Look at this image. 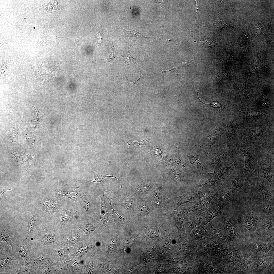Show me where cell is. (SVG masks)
Wrapping results in <instances>:
<instances>
[{
	"instance_id": "7dc6e473",
	"label": "cell",
	"mask_w": 274,
	"mask_h": 274,
	"mask_svg": "<svg viewBox=\"0 0 274 274\" xmlns=\"http://www.w3.org/2000/svg\"><path fill=\"white\" fill-rule=\"evenodd\" d=\"M97 33L98 44L100 45L102 43L101 38L100 36V33L99 32H98Z\"/></svg>"
},
{
	"instance_id": "3957f363",
	"label": "cell",
	"mask_w": 274,
	"mask_h": 274,
	"mask_svg": "<svg viewBox=\"0 0 274 274\" xmlns=\"http://www.w3.org/2000/svg\"><path fill=\"white\" fill-rule=\"evenodd\" d=\"M246 242L244 245L246 251L250 258H260L273 256L274 252L273 241L256 239Z\"/></svg>"
},
{
	"instance_id": "6da1fadb",
	"label": "cell",
	"mask_w": 274,
	"mask_h": 274,
	"mask_svg": "<svg viewBox=\"0 0 274 274\" xmlns=\"http://www.w3.org/2000/svg\"><path fill=\"white\" fill-rule=\"evenodd\" d=\"M246 184L245 179L238 175L226 184L221 185L214 192V203L223 208L232 202L235 194Z\"/></svg>"
},
{
	"instance_id": "83f0119b",
	"label": "cell",
	"mask_w": 274,
	"mask_h": 274,
	"mask_svg": "<svg viewBox=\"0 0 274 274\" xmlns=\"http://www.w3.org/2000/svg\"><path fill=\"white\" fill-rule=\"evenodd\" d=\"M250 133V135L248 138L250 139L256 140L259 139L262 137L263 133V131L262 129L259 128L251 130Z\"/></svg>"
},
{
	"instance_id": "ba28073f",
	"label": "cell",
	"mask_w": 274,
	"mask_h": 274,
	"mask_svg": "<svg viewBox=\"0 0 274 274\" xmlns=\"http://www.w3.org/2000/svg\"><path fill=\"white\" fill-rule=\"evenodd\" d=\"M214 193H211L207 197L199 200L193 206L185 208V215L190 216L198 212H204L214 203Z\"/></svg>"
},
{
	"instance_id": "5bb4252c",
	"label": "cell",
	"mask_w": 274,
	"mask_h": 274,
	"mask_svg": "<svg viewBox=\"0 0 274 274\" xmlns=\"http://www.w3.org/2000/svg\"><path fill=\"white\" fill-rule=\"evenodd\" d=\"M223 208L216 205L214 203L203 212V217L202 224L206 225L208 223L216 217L223 215Z\"/></svg>"
},
{
	"instance_id": "4fadbf2b",
	"label": "cell",
	"mask_w": 274,
	"mask_h": 274,
	"mask_svg": "<svg viewBox=\"0 0 274 274\" xmlns=\"http://www.w3.org/2000/svg\"><path fill=\"white\" fill-rule=\"evenodd\" d=\"M246 184L252 185L258 191L261 195L268 201L274 199V189L271 190L267 189L262 184L259 178L257 177L250 176L246 180Z\"/></svg>"
},
{
	"instance_id": "e0dca14e",
	"label": "cell",
	"mask_w": 274,
	"mask_h": 274,
	"mask_svg": "<svg viewBox=\"0 0 274 274\" xmlns=\"http://www.w3.org/2000/svg\"><path fill=\"white\" fill-rule=\"evenodd\" d=\"M10 223L7 222L1 223L0 242H6L8 246H10L13 249H15L14 243L11 239L9 236Z\"/></svg>"
},
{
	"instance_id": "f1b7e54d",
	"label": "cell",
	"mask_w": 274,
	"mask_h": 274,
	"mask_svg": "<svg viewBox=\"0 0 274 274\" xmlns=\"http://www.w3.org/2000/svg\"><path fill=\"white\" fill-rule=\"evenodd\" d=\"M233 122V121H232ZM238 126L235 125L233 122H232L227 129L226 134L227 136L231 137L234 135L236 132Z\"/></svg>"
},
{
	"instance_id": "d6986e66",
	"label": "cell",
	"mask_w": 274,
	"mask_h": 274,
	"mask_svg": "<svg viewBox=\"0 0 274 274\" xmlns=\"http://www.w3.org/2000/svg\"><path fill=\"white\" fill-rule=\"evenodd\" d=\"M106 195L104 193L102 196H100L101 198V211L100 216V227H102L108 225L111 222L109 220L108 215V213L106 203Z\"/></svg>"
},
{
	"instance_id": "1f68e13d",
	"label": "cell",
	"mask_w": 274,
	"mask_h": 274,
	"mask_svg": "<svg viewBox=\"0 0 274 274\" xmlns=\"http://www.w3.org/2000/svg\"><path fill=\"white\" fill-rule=\"evenodd\" d=\"M72 211L68 209L65 210L63 213L61 217V221L62 224H65L70 217Z\"/></svg>"
},
{
	"instance_id": "e575fe53",
	"label": "cell",
	"mask_w": 274,
	"mask_h": 274,
	"mask_svg": "<svg viewBox=\"0 0 274 274\" xmlns=\"http://www.w3.org/2000/svg\"><path fill=\"white\" fill-rule=\"evenodd\" d=\"M217 135L218 133L216 130L212 131L208 139L209 143L210 146L214 144Z\"/></svg>"
},
{
	"instance_id": "ab89813d",
	"label": "cell",
	"mask_w": 274,
	"mask_h": 274,
	"mask_svg": "<svg viewBox=\"0 0 274 274\" xmlns=\"http://www.w3.org/2000/svg\"><path fill=\"white\" fill-rule=\"evenodd\" d=\"M136 189L139 192L144 193L148 191L149 188L148 186L145 185H141L136 186Z\"/></svg>"
},
{
	"instance_id": "7bdbcfd3",
	"label": "cell",
	"mask_w": 274,
	"mask_h": 274,
	"mask_svg": "<svg viewBox=\"0 0 274 274\" xmlns=\"http://www.w3.org/2000/svg\"><path fill=\"white\" fill-rule=\"evenodd\" d=\"M160 191L158 189L155 190L152 196L153 198L155 199H157L160 196Z\"/></svg>"
},
{
	"instance_id": "b9f144b4",
	"label": "cell",
	"mask_w": 274,
	"mask_h": 274,
	"mask_svg": "<svg viewBox=\"0 0 274 274\" xmlns=\"http://www.w3.org/2000/svg\"><path fill=\"white\" fill-rule=\"evenodd\" d=\"M83 208L86 212H88L90 209L91 202L90 201L88 200H84L83 202Z\"/></svg>"
},
{
	"instance_id": "52a82bcc",
	"label": "cell",
	"mask_w": 274,
	"mask_h": 274,
	"mask_svg": "<svg viewBox=\"0 0 274 274\" xmlns=\"http://www.w3.org/2000/svg\"><path fill=\"white\" fill-rule=\"evenodd\" d=\"M220 216L225 228L233 241L238 243L245 242V239L241 234L239 224L235 220L231 218L226 217L223 215Z\"/></svg>"
},
{
	"instance_id": "4316f807",
	"label": "cell",
	"mask_w": 274,
	"mask_h": 274,
	"mask_svg": "<svg viewBox=\"0 0 274 274\" xmlns=\"http://www.w3.org/2000/svg\"><path fill=\"white\" fill-rule=\"evenodd\" d=\"M206 233V231L201 225H200L194 229L193 234L194 237L197 239L202 238Z\"/></svg>"
},
{
	"instance_id": "60d3db41",
	"label": "cell",
	"mask_w": 274,
	"mask_h": 274,
	"mask_svg": "<svg viewBox=\"0 0 274 274\" xmlns=\"http://www.w3.org/2000/svg\"><path fill=\"white\" fill-rule=\"evenodd\" d=\"M133 204V201L130 200H127L124 201L122 203V206L127 209H130Z\"/></svg>"
},
{
	"instance_id": "681fc988",
	"label": "cell",
	"mask_w": 274,
	"mask_h": 274,
	"mask_svg": "<svg viewBox=\"0 0 274 274\" xmlns=\"http://www.w3.org/2000/svg\"><path fill=\"white\" fill-rule=\"evenodd\" d=\"M156 270L158 273H162L163 272V268L160 267H157L156 268Z\"/></svg>"
},
{
	"instance_id": "f5cc1de1",
	"label": "cell",
	"mask_w": 274,
	"mask_h": 274,
	"mask_svg": "<svg viewBox=\"0 0 274 274\" xmlns=\"http://www.w3.org/2000/svg\"><path fill=\"white\" fill-rule=\"evenodd\" d=\"M196 12H197L196 13H197V17L198 18V5L197 3V2H196Z\"/></svg>"
},
{
	"instance_id": "836d02e7",
	"label": "cell",
	"mask_w": 274,
	"mask_h": 274,
	"mask_svg": "<svg viewBox=\"0 0 274 274\" xmlns=\"http://www.w3.org/2000/svg\"><path fill=\"white\" fill-rule=\"evenodd\" d=\"M82 229L85 234L91 231H94L95 229L94 226L92 224L89 223L86 224L83 226Z\"/></svg>"
},
{
	"instance_id": "816d5d0a",
	"label": "cell",
	"mask_w": 274,
	"mask_h": 274,
	"mask_svg": "<svg viewBox=\"0 0 274 274\" xmlns=\"http://www.w3.org/2000/svg\"><path fill=\"white\" fill-rule=\"evenodd\" d=\"M160 68V70H161V71H162V73H160V74H158V75H160V74H161V73H163V72H170V71H171V72H173V70H174L176 68H173V69H172V70H169V71H162V70H161V69H160V68Z\"/></svg>"
},
{
	"instance_id": "2e32d148",
	"label": "cell",
	"mask_w": 274,
	"mask_h": 274,
	"mask_svg": "<svg viewBox=\"0 0 274 274\" xmlns=\"http://www.w3.org/2000/svg\"><path fill=\"white\" fill-rule=\"evenodd\" d=\"M55 191L56 195L66 197L74 200L80 199L84 195L83 191L74 188L63 189Z\"/></svg>"
},
{
	"instance_id": "c3c4849f",
	"label": "cell",
	"mask_w": 274,
	"mask_h": 274,
	"mask_svg": "<svg viewBox=\"0 0 274 274\" xmlns=\"http://www.w3.org/2000/svg\"><path fill=\"white\" fill-rule=\"evenodd\" d=\"M9 190L12 191L11 189H7V190H3V191H1L0 192V202H1V200L2 198V196L3 195V194L4 193H5L6 192H7L8 191H9Z\"/></svg>"
},
{
	"instance_id": "7a4b0ae2",
	"label": "cell",
	"mask_w": 274,
	"mask_h": 274,
	"mask_svg": "<svg viewBox=\"0 0 274 274\" xmlns=\"http://www.w3.org/2000/svg\"><path fill=\"white\" fill-rule=\"evenodd\" d=\"M262 218L256 212L253 205L243 215L239 224L241 234L242 235L243 234V236L244 237L245 234L247 237L249 236L252 238V239L253 238V239H262L259 225Z\"/></svg>"
},
{
	"instance_id": "277c9868",
	"label": "cell",
	"mask_w": 274,
	"mask_h": 274,
	"mask_svg": "<svg viewBox=\"0 0 274 274\" xmlns=\"http://www.w3.org/2000/svg\"><path fill=\"white\" fill-rule=\"evenodd\" d=\"M0 274H9L19 264L15 249L4 242H0Z\"/></svg>"
},
{
	"instance_id": "9c48e42d",
	"label": "cell",
	"mask_w": 274,
	"mask_h": 274,
	"mask_svg": "<svg viewBox=\"0 0 274 274\" xmlns=\"http://www.w3.org/2000/svg\"><path fill=\"white\" fill-rule=\"evenodd\" d=\"M274 175L273 164L270 161L264 164H258L250 176L261 177L266 179L269 181L272 188Z\"/></svg>"
},
{
	"instance_id": "5b68a950",
	"label": "cell",
	"mask_w": 274,
	"mask_h": 274,
	"mask_svg": "<svg viewBox=\"0 0 274 274\" xmlns=\"http://www.w3.org/2000/svg\"><path fill=\"white\" fill-rule=\"evenodd\" d=\"M274 259L273 256L260 258H250L247 271L252 273H269L273 272Z\"/></svg>"
},
{
	"instance_id": "ee69618b",
	"label": "cell",
	"mask_w": 274,
	"mask_h": 274,
	"mask_svg": "<svg viewBox=\"0 0 274 274\" xmlns=\"http://www.w3.org/2000/svg\"><path fill=\"white\" fill-rule=\"evenodd\" d=\"M138 65V67H139V69L140 70V78L138 80H137L136 81H134V82H127V83H128V84H130V83L134 84H136V85H139L138 84V83H139L140 82L142 81V74L141 71V70L140 69V67Z\"/></svg>"
},
{
	"instance_id": "8992f818",
	"label": "cell",
	"mask_w": 274,
	"mask_h": 274,
	"mask_svg": "<svg viewBox=\"0 0 274 274\" xmlns=\"http://www.w3.org/2000/svg\"><path fill=\"white\" fill-rule=\"evenodd\" d=\"M13 241L19 263L28 266L34 258L30 244L20 239Z\"/></svg>"
},
{
	"instance_id": "8d00e7d4",
	"label": "cell",
	"mask_w": 274,
	"mask_h": 274,
	"mask_svg": "<svg viewBox=\"0 0 274 274\" xmlns=\"http://www.w3.org/2000/svg\"><path fill=\"white\" fill-rule=\"evenodd\" d=\"M197 92V96H198V99L199 100L200 102H201L202 103H203V104H204L205 105H210L211 107H213L214 108H222V107H224L225 106H223V105H222L221 104V103H220L219 102V101H217V100H215V101H213V102H212L211 104H205L199 98V97H198V92Z\"/></svg>"
},
{
	"instance_id": "7c38bea8",
	"label": "cell",
	"mask_w": 274,
	"mask_h": 274,
	"mask_svg": "<svg viewBox=\"0 0 274 274\" xmlns=\"http://www.w3.org/2000/svg\"><path fill=\"white\" fill-rule=\"evenodd\" d=\"M274 215L262 218L260 223L259 230L264 239H271L273 237Z\"/></svg>"
},
{
	"instance_id": "d4e9b609",
	"label": "cell",
	"mask_w": 274,
	"mask_h": 274,
	"mask_svg": "<svg viewBox=\"0 0 274 274\" xmlns=\"http://www.w3.org/2000/svg\"><path fill=\"white\" fill-rule=\"evenodd\" d=\"M244 118L248 121L253 120L259 117L261 115L260 112L254 110L247 112H242Z\"/></svg>"
},
{
	"instance_id": "d6a6232c",
	"label": "cell",
	"mask_w": 274,
	"mask_h": 274,
	"mask_svg": "<svg viewBox=\"0 0 274 274\" xmlns=\"http://www.w3.org/2000/svg\"><path fill=\"white\" fill-rule=\"evenodd\" d=\"M211 228L214 234L216 237L221 240L227 241V237L221 232L212 226Z\"/></svg>"
},
{
	"instance_id": "7402d4cb",
	"label": "cell",
	"mask_w": 274,
	"mask_h": 274,
	"mask_svg": "<svg viewBox=\"0 0 274 274\" xmlns=\"http://www.w3.org/2000/svg\"><path fill=\"white\" fill-rule=\"evenodd\" d=\"M110 202L112 217L116 224L122 227H124L128 222V218H124L120 215L115 210L113 207L110 199L108 197Z\"/></svg>"
},
{
	"instance_id": "74e56055",
	"label": "cell",
	"mask_w": 274,
	"mask_h": 274,
	"mask_svg": "<svg viewBox=\"0 0 274 274\" xmlns=\"http://www.w3.org/2000/svg\"><path fill=\"white\" fill-rule=\"evenodd\" d=\"M139 210L140 212L143 214L147 213L149 211L148 206L144 203H142L140 205Z\"/></svg>"
},
{
	"instance_id": "bcb514c9",
	"label": "cell",
	"mask_w": 274,
	"mask_h": 274,
	"mask_svg": "<svg viewBox=\"0 0 274 274\" xmlns=\"http://www.w3.org/2000/svg\"><path fill=\"white\" fill-rule=\"evenodd\" d=\"M87 270L89 271L90 273H91L93 271V267L92 265V263L90 264V265L88 266L87 268H86Z\"/></svg>"
},
{
	"instance_id": "f907efd6",
	"label": "cell",
	"mask_w": 274,
	"mask_h": 274,
	"mask_svg": "<svg viewBox=\"0 0 274 274\" xmlns=\"http://www.w3.org/2000/svg\"><path fill=\"white\" fill-rule=\"evenodd\" d=\"M158 198L157 199L156 202V206H157L158 207H159L160 206V201L159 200V199L158 200Z\"/></svg>"
},
{
	"instance_id": "603a6c76",
	"label": "cell",
	"mask_w": 274,
	"mask_h": 274,
	"mask_svg": "<svg viewBox=\"0 0 274 274\" xmlns=\"http://www.w3.org/2000/svg\"><path fill=\"white\" fill-rule=\"evenodd\" d=\"M197 199L196 195L191 193H187L178 197V201L180 206L193 201Z\"/></svg>"
},
{
	"instance_id": "d590c367",
	"label": "cell",
	"mask_w": 274,
	"mask_h": 274,
	"mask_svg": "<svg viewBox=\"0 0 274 274\" xmlns=\"http://www.w3.org/2000/svg\"><path fill=\"white\" fill-rule=\"evenodd\" d=\"M197 43L203 45L206 47H211L213 46L214 42L212 40L208 39L206 40L199 41Z\"/></svg>"
},
{
	"instance_id": "9a60e30c",
	"label": "cell",
	"mask_w": 274,
	"mask_h": 274,
	"mask_svg": "<svg viewBox=\"0 0 274 274\" xmlns=\"http://www.w3.org/2000/svg\"><path fill=\"white\" fill-rule=\"evenodd\" d=\"M274 200L254 205L255 211L261 217L264 218L274 215Z\"/></svg>"
},
{
	"instance_id": "44dd1931",
	"label": "cell",
	"mask_w": 274,
	"mask_h": 274,
	"mask_svg": "<svg viewBox=\"0 0 274 274\" xmlns=\"http://www.w3.org/2000/svg\"><path fill=\"white\" fill-rule=\"evenodd\" d=\"M202 212H198L190 215L189 225L187 230V232H190L201 224L203 219Z\"/></svg>"
},
{
	"instance_id": "484cf974",
	"label": "cell",
	"mask_w": 274,
	"mask_h": 274,
	"mask_svg": "<svg viewBox=\"0 0 274 274\" xmlns=\"http://www.w3.org/2000/svg\"><path fill=\"white\" fill-rule=\"evenodd\" d=\"M123 31L125 33L127 37H133L138 39H142L145 38H149L145 36L143 33H141L133 30L131 31H127L123 28H122Z\"/></svg>"
},
{
	"instance_id": "f6af8a7d",
	"label": "cell",
	"mask_w": 274,
	"mask_h": 274,
	"mask_svg": "<svg viewBox=\"0 0 274 274\" xmlns=\"http://www.w3.org/2000/svg\"><path fill=\"white\" fill-rule=\"evenodd\" d=\"M68 263L71 266H75L77 265L78 264V263L76 260L73 259L72 260L68 262Z\"/></svg>"
},
{
	"instance_id": "cb8c5ba5",
	"label": "cell",
	"mask_w": 274,
	"mask_h": 274,
	"mask_svg": "<svg viewBox=\"0 0 274 274\" xmlns=\"http://www.w3.org/2000/svg\"><path fill=\"white\" fill-rule=\"evenodd\" d=\"M10 274H33L29 271L28 266L20 263L9 272Z\"/></svg>"
},
{
	"instance_id": "ac0fdd59",
	"label": "cell",
	"mask_w": 274,
	"mask_h": 274,
	"mask_svg": "<svg viewBox=\"0 0 274 274\" xmlns=\"http://www.w3.org/2000/svg\"><path fill=\"white\" fill-rule=\"evenodd\" d=\"M39 204L43 211L49 214L56 212L60 207L56 201L50 199H45L39 202Z\"/></svg>"
},
{
	"instance_id": "8fae6325",
	"label": "cell",
	"mask_w": 274,
	"mask_h": 274,
	"mask_svg": "<svg viewBox=\"0 0 274 274\" xmlns=\"http://www.w3.org/2000/svg\"><path fill=\"white\" fill-rule=\"evenodd\" d=\"M52 263V260L46 253L33 259L28 266L30 271L33 274H39L40 270Z\"/></svg>"
},
{
	"instance_id": "30bf717a",
	"label": "cell",
	"mask_w": 274,
	"mask_h": 274,
	"mask_svg": "<svg viewBox=\"0 0 274 274\" xmlns=\"http://www.w3.org/2000/svg\"><path fill=\"white\" fill-rule=\"evenodd\" d=\"M239 149L244 155L245 164L244 167L239 175L247 179L250 176V173H251L253 171L258 164L253 154L249 150L243 148Z\"/></svg>"
},
{
	"instance_id": "f35d334b",
	"label": "cell",
	"mask_w": 274,
	"mask_h": 274,
	"mask_svg": "<svg viewBox=\"0 0 274 274\" xmlns=\"http://www.w3.org/2000/svg\"><path fill=\"white\" fill-rule=\"evenodd\" d=\"M190 162L193 166L196 167L202 166L200 162L198 160V158L195 157L192 155L190 156Z\"/></svg>"
},
{
	"instance_id": "4dcf8cb0",
	"label": "cell",
	"mask_w": 274,
	"mask_h": 274,
	"mask_svg": "<svg viewBox=\"0 0 274 274\" xmlns=\"http://www.w3.org/2000/svg\"><path fill=\"white\" fill-rule=\"evenodd\" d=\"M227 156L226 152L224 150L220 149L215 153V161L216 163L224 159Z\"/></svg>"
},
{
	"instance_id": "ffe728a7",
	"label": "cell",
	"mask_w": 274,
	"mask_h": 274,
	"mask_svg": "<svg viewBox=\"0 0 274 274\" xmlns=\"http://www.w3.org/2000/svg\"><path fill=\"white\" fill-rule=\"evenodd\" d=\"M236 167L235 162L233 161L220 169L215 175L221 180L229 176L233 170Z\"/></svg>"
},
{
	"instance_id": "f546056e",
	"label": "cell",
	"mask_w": 274,
	"mask_h": 274,
	"mask_svg": "<svg viewBox=\"0 0 274 274\" xmlns=\"http://www.w3.org/2000/svg\"><path fill=\"white\" fill-rule=\"evenodd\" d=\"M108 177L115 178L119 181H120V180L117 178V177L115 176L108 174H106L105 175H99L95 176L88 182H93L96 183L100 182L104 178L106 177Z\"/></svg>"
}]
</instances>
